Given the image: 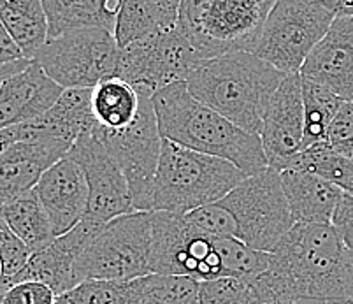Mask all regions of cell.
<instances>
[{
  "instance_id": "obj_1",
  "label": "cell",
  "mask_w": 353,
  "mask_h": 304,
  "mask_svg": "<svg viewBox=\"0 0 353 304\" xmlns=\"http://www.w3.org/2000/svg\"><path fill=\"white\" fill-rule=\"evenodd\" d=\"M250 283L260 304L303 297L352 303L353 261L332 223L295 222Z\"/></svg>"
},
{
  "instance_id": "obj_2",
  "label": "cell",
  "mask_w": 353,
  "mask_h": 304,
  "mask_svg": "<svg viewBox=\"0 0 353 304\" xmlns=\"http://www.w3.org/2000/svg\"><path fill=\"white\" fill-rule=\"evenodd\" d=\"M153 108L163 139L229 160L246 176L269 168L260 136L241 129L213 108L197 101L185 81L155 92Z\"/></svg>"
},
{
  "instance_id": "obj_3",
  "label": "cell",
  "mask_w": 353,
  "mask_h": 304,
  "mask_svg": "<svg viewBox=\"0 0 353 304\" xmlns=\"http://www.w3.org/2000/svg\"><path fill=\"white\" fill-rule=\"evenodd\" d=\"M287 76L252 51H234L197 62L185 83L197 101L260 136L269 102Z\"/></svg>"
},
{
  "instance_id": "obj_4",
  "label": "cell",
  "mask_w": 353,
  "mask_h": 304,
  "mask_svg": "<svg viewBox=\"0 0 353 304\" xmlns=\"http://www.w3.org/2000/svg\"><path fill=\"white\" fill-rule=\"evenodd\" d=\"M245 178V172L229 160L163 139L153 181L152 211L185 214L218 203Z\"/></svg>"
},
{
  "instance_id": "obj_5",
  "label": "cell",
  "mask_w": 353,
  "mask_h": 304,
  "mask_svg": "<svg viewBox=\"0 0 353 304\" xmlns=\"http://www.w3.org/2000/svg\"><path fill=\"white\" fill-rule=\"evenodd\" d=\"M276 0H183L178 27L201 60L252 51Z\"/></svg>"
},
{
  "instance_id": "obj_6",
  "label": "cell",
  "mask_w": 353,
  "mask_h": 304,
  "mask_svg": "<svg viewBox=\"0 0 353 304\" xmlns=\"http://www.w3.org/2000/svg\"><path fill=\"white\" fill-rule=\"evenodd\" d=\"M153 211H132L104 223L76 264V283L132 281L153 274Z\"/></svg>"
},
{
  "instance_id": "obj_7",
  "label": "cell",
  "mask_w": 353,
  "mask_h": 304,
  "mask_svg": "<svg viewBox=\"0 0 353 304\" xmlns=\"http://www.w3.org/2000/svg\"><path fill=\"white\" fill-rule=\"evenodd\" d=\"M334 18L325 0H276L252 53L285 74H297Z\"/></svg>"
},
{
  "instance_id": "obj_8",
  "label": "cell",
  "mask_w": 353,
  "mask_h": 304,
  "mask_svg": "<svg viewBox=\"0 0 353 304\" xmlns=\"http://www.w3.org/2000/svg\"><path fill=\"white\" fill-rule=\"evenodd\" d=\"M220 204L234 216L236 238L260 252H272L295 223L280 171L271 168L246 176Z\"/></svg>"
},
{
  "instance_id": "obj_9",
  "label": "cell",
  "mask_w": 353,
  "mask_h": 304,
  "mask_svg": "<svg viewBox=\"0 0 353 304\" xmlns=\"http://www.w3.org/2000/svg\"><path fill=\"white\" fill-rule=\"evenodd\" d=\"M120 50L113 32L78 28L48 39L34 62L63 88H94L117 76Z\"/></svg>"
},
{
  "instance_id": "obj_10",
  "label": "cell",
  "mask_w": 353,
  "mask_h": 304,
  "mask_svg": "<svg viewBox=\"0 0 353 304\" xmlns=\"http://www.w3.org/2000/svg\"><path fill=\"white\" fill-rule=\"evenodd\" d=\"M152 270L157 274L208 281L227 276L220 238L188 222L185 214L153 211Z\"/></svg>"
},
{
  "instance_id": "obj_11",
  "label": "cell",
  "mask_w": 353,
  "mask_h": 304,
  "mask_svg": "<svg viewBox=\"0 0 353 304\" xmlns=\"http://www.w3.org/2000/svg\"><path fill=\"white\" fill-rule=\"evenodd\" d=\"M143 92V104L134 123L121 130H105L95 123V134L123 171L132 194L134 210L152 211L153 181L163 137L153 108V94Z\"/></svg>"
},
{
  "instance_id": "obj_12",
  "label": "cell",
  "mask_w": 353,
  "mask_h": 304,
  "mask_svg": "<svg viewBox=\"0 0 353 304\" xmlns=\"http://www.w3.org/2000/svg\"><path fill=\"white\" fill-rule=\"evenodd\" d=\"M201 57L185 32L176 25L120 50L118 78L155 94L165 86L187 81Z\"/></svg>"
},
{
  "instance_id": "obj_13",
  "label": "cell",
  "mask_w": 353,
  "mask_h": 304,
  "mask_svg": "<svg viewBox=\"0 0 353 304\" xmlns=\"http://www.w3.org/2000/svg\"><path fill=\"white\" fill-rule=\"evenodd\" d=\"M67 155L72 156L85 172L88 185L86 220L108 223L136 211L127 178L95 134V125L78 137Z\"/></svg>"
},
{
  "instance_id": "obj_14",
  "label": "cell",
  "mask_w": 353,
  "mask_h": 304,
  "mask_svg": "<svg viewBox=\"0 0 353 304\" xmlns=\"http://www.w3.org/2000/svg\"><path fill=\"white\" fill-rule=\"evenodd\" d=\"M265 159L271 169L285 171L304 148L303 76L288 74L278 86L265 111L260 132Z\"/></svg>"
},
{
  "instance_id": "obj_15",
  "label": "cell",
  "mask_w": 353,
  "mask_h": 304,
  "mask_svg": "<svg viewBox=\"0 0 353 304\" xmlns=\"http://www.w3.org/2000/svg\"><path fill=\"white\" fill-rule=\"evenodd\" d=\"M104 223L83 219L76 227L62 236H57L51 245L32 254L27 265L9 285L25 280L43 281L50 285L57 296L76 287V264L88 243L94 239Z\"/></svg>"
},
{
  "instance_id": "obj_16",
  "label": "cell",
  "mask_w": 353,
  "mask_h": 304,
  "mask_svg": "<svg viewBox=\"0 0 353 304\" xmlns=\"http://www.w3.org/2000/svg\"><path fill=\"white\" fill-rule=\"evenodd\" d=\"M50 214L54 234L62 236L78 225L88 207V185L81 165L65 155L54 162L34 188Z\"/></svg>"
},
{
  "instance_id": "obj_17",
  "label": "cell",
  "mask_w": 353,
  "mask_h": 304,
  "mask_svg": "<svg viewBox=\"0 0 353 304\" xmlns=\"http://www.w3.org/2000/svg\"><path fill=\"white\" fill-rule=\"evenodd\" d=\"M301 76L353 101V16H336L301 69Z\"/></svg>"
},
{
  "instance_id": "obj_18",
  "label": "cell",
  "mask_w": 353,
  "mask_h": 304,
  "mask_svg": "<svg viewBox=\"0 0 353 304\" xmlns=\"http://www.w3.org/2000/svg\"><path fill=\"white\" fill-rule=\"evenodd\" d=\"M70 152L60 141H20L0 155V207L34 190L41 176Z\"/></svg>"
},
{
  "instance_id": "obj_19",
  "label": "cell",
  "mask_w": 353,
  "mask_h": 304,
  "mask_svg": "<svg viewBox=\"0 0 353 304\" xmlns=\"http://www.w3.org/2000/svg\"><path fill=\"white\" fill-rule=\"evenodd\" d=\"M63 90V86L53 81L43 67L32 60L30 65L0 85V129L44 114Z\"/></svg>"
},
{
  "instance_id": "obj_20",
  "label": "cell",
  "mask_w": 353,
  "mask_h": 304,
  "mask_svg": "<svg viewBox=\"0 0 353 304\" xmlns=\"http://www.w3.org/2000/svg\"><path fill=\"white\" fill-rule=\"evenodd\" d=\"M281 185L295 222L330 223L345 190L322 176L306 171L285 169Z\"/></svg>"
},
{
  "instance_id": "obj_21",
  "label": "cell",
  "mask_w": 353,
  "mask_h": 304,
  "mask_svg": "<svg viewBox=\"0 0 353 304\" xmlns=\"http://www.w3.org/2000/svg\"><path fill=\"white\" fill-rule=\"evenodd\" d=\"M51 37L78 28H105L113 32L123 0H43Z\"/></svg>"
},
{
  "instance_id": "obj_22",
  "label": "cell",
  "mask_w": 353,
  "mask_h": 304,
  "mask_svg": "<svg viewBox=\"0 0 353 304\" xmlns=\"http://www.w3.org/2000/svg\"><path fill=\"white\" fill-rule=\"evenodd\" d=\"M144 92L113 76L92 88V111L101 129L121 130L134 123L143 104Z\"/></svg>"
},
{
  "instance_id": "obj_23",
  "label": "cell",
  "mask_w": 353,
  "mask_h": 304,
  "mask_svg": "<svg viewBox=\"0 0 353 304\" xmlns=\"http://www.w3.org/2000/svg\"><path fill=\"white\" fill-rule=\"evenodd\" d=\"M0 216L25 243L30 254H37L44 250L57 238L50 214L44 210L35 190L27 192L12 199L11 203L4 204L0 207Z\"/></svg>"
},
{
  "instance_id": "obj_24",
  "label": "cell",
  "mask_w": 353,
  "mask_h": 304,
  "mask_svg": "<svg viewBox=\"0 0 353 304\" xmlns=\"http://www.w3.org/2000/svg\"><path fill=\"white\" fill-rule=\"evenodd\" d=\"M0 20L23 51L25 59L34 60L50 39L43 0H0Z\"/></svg>"
},
{
  "instance_id": "obj_25",
  "label": "cell",
  "mask_w": 353,
  "mask_h": 304,
  "mask_svg": "<svg viewBox=\"0 0 353 304\" xmlns=\"http://www.w3.org/2000/svg\"><path fill=\"white\" fill-rule=\"evenodd\" d=\"M178 20L179 14L167 11L153 0H123L117 18L114 37L118 46L123 48L144 37L176 27Z\"/></svg>"
},
{
  "instance_id": "obj_26",
  "label": "cell",
  "mask_w": 353,
  "mask_h": 304,
  "mask_svg": "<svg viewBox=\"0 0 353 304\" xmlns=\"http://www.w3.org/2000/svg\"><path fill=\"white\" fill-rule=\"evenodd\" d=\"M304 101V148L327 141V129L345 99L334 94L327 86L303 78ZM303 148V150H304Z\"/></svg>"
},
{
  "instance_id": "obj_27",
  "label": "cell",
  "mask_w": 353,
  "mask_h": 304,
  "mask_svg": "<svg viewBox=\"0 0 353 304\" xmlns=\"http://www.w3.org/2000/svg\"><path fill=\"white\" fill-rule=\"evenodd\" d=\"M54 304H143V281L86 280L57 296Z\"/></svg>"
},
{
  "instance_id": "obj_28",
  "label": "cell",
  "mask_w": 353,
  "mask_h": 304,
  "mask_svg": "<svg viewBox=\"0 0 353 304\" xmlns=\"http://www.w3.org/2000/svg\"><path fill=\"white\" fill-rule=\"evenodd\" d=\"M287 169L322 176L341 187L345 192L353 181V160L336 152L327 141L307 146L303 152L297 153Z\"/></svg>"
},
{
  "instance_id": "obj_29",
  "label": "cell",
  "mask_w": 353,
  "mask_h": 304,
  "mask_svg": "<svg viewBox=\"0 0 353 304\" xmlns=\"http://www.w3.org/2000/svg\"><path fill=\"white\" fill-rule=\"evenodd\" d=\"M143 281V304H201L199 281L188 276L148 274Z\"/></svg>"
},
{
  "instance_id": "obj_30",
  "label": "cell",
  "mask_w": 353,
  "mask_h": 304,
  "mask_svg": "<svg viewBox=\"0 0 353 304\" xmlns=\"http://www.w3.org/2000/svg\"><path fill=\"white\" fill-rule=\"evenodd\" d=\"M201 304H260L252 283L236 276L199 281Z\"/></svg>"
},
{
  "instance_id": "obj_31",
  "label": "cell",
  "mask_w": 353,
  "mask_h": 304,
  "mask_svg": "<svg viewBox=\"0 0 353 304\" xmlns=\"http://www.w3.org/2000/svg\"><path fill=\"white\" fill-rule=\"evenodd\" d=\"M30 252L25 246L14 230L8 225L2 216H0V261H2V280H0V294L4 292L12 280L23 271L30 259Z\"/></svg>"
},
{
  "instance_id": "obj_32",
  "label": "cell",
  "mask_w": 353,
  "mask_h": 304,
  "mask_svg": "<svg viewBox=\"0 0 353 304\" xmlns=\"http://www.w3.org/2000/svg\"><path fill=\"white\" fill-rule=\"evenodd\" d=\"M185 219L197 225L208 234L218 236V238H227V236H234L236 238V222L230 211L227 210L223 204L218 203L208 204V206H201L194 211L185 213Z\"/></svg>"
},
{
  "instance_id": "obj_33",
  "label": "cell",
  "mask_w": 353,
  "mask_h": 304,
  "mask_svg": "<svg viewBox=\"0 0 353 304\" xmlns=\"http://www.w3.org/2000/svg\"><path fill=\"white\" fill-rule=\"evenodd\" d=\"M327 143L353 160V101H345L327 129Z\"/></svg>"
},
{
  "instance_id": "obj_34",
  "label": "cell",
  "mask_w": 353,
  "mask_h": 304,
  "mask_svg": "<svg viewBox=\"0 0 353 304\" xmlns=\"http://www.w3.org/2000/svg\"><path fill=\"white\" fill-rule=\"evenodd\" d=\"M57 294L43 281L25 280L9 285L0 294V304H54Z\"/></svg>"
},
{
  "instance_id": "obj_35",
  "label": "cell",
  "mask_w": 353,
  "mask_h": 304,
  "mask_svg": "<svg viewBox=\"0 0 353 304\" xmlns=\"http://www.w3.org/2000/svg\"><path fill=\"white\" fill-rule=\"evenodd\" d=\"M341 238L343 245H345L346 252L350 254L353 261V195L346 194L343 195V199L339 201L338 207L334 211L332 222H330Z\"/></svg>"
},
{
  "instance_id": "obj_36",
  "label": "cell",
  "mask_w": 353,
  "mask_h": 304,
  "mask_svg": "<svg viewBox=\"0 0 353 304\" xmlns=\"http://www.w3.org/2000/svg\"><path fill=\"white\" fill-rule=\"evenodd\" d=\"M21 59H25L23 51L16 44V41L12 39V35L6 28L4 21L0 20V65L16 62V60Z\"/></svg>"
},
{
  "instance_id": "obj_37",
  "label": "cell",
  "mask_w": 353,
  "mask_h": 304,
  "mask_svg": "<svg viewBox=\"0 0 353 304\" xmlns=\"http://www.w3.org/2000/svg\"><path fill=\"white\" fill-rule=\"evenodd\" d=\"M30 62H32L30 59H21V60H16V62L0 65V85H2L8 78L14 76L16 72H20V70H23L25 67L30 65Z\"/></svg>"
},
{
  "instance_id": "obj_38",
  "label": "cell",
  "mask_w": 353,
  "mask_h": 304,
  "mask_svg": "<svg viewBox=\"0 0 353 304\" xmlns=\"http://www.w3.org/2000/svg\"><path fill=\"white\" fill-rule=\"evenodd\" d=\"M336 16H353V0H325Z\"/></svg>"
},
{
  "instance_id": "obj_39",
  "label": "cell",
  "mask_w": 353,
  "mask_h": 304,
  "mask_svg": "<svg viewBox=\"0 0 353 304\" xmlns=\"http://www.w3.org/2000/svg\"><path fill=\"white\" fill-rule=\"evenodd\" d=\"M278 304H352V303H346V301L307 299V297H303V299H292V301H287V303H278Z\"/></svg>"
},
{
  "instance_id": "obj_40",
  "label": "cell",
  "mask_w": 353,
  "mask_h": 304,
  "mask_svg": "<svg viewBox=\"0 0 353 304\" xmlns=\"http://www.w3.org/2000/svg\"><path fill=\"white\" fill-rule=\"evenodd\" d=\"M153 2L159 6H162V8H165L167 11H172V12H176V14H179V9H181L183 0H153Z\"/></svg>"
},
{
  "instance_id": "obj_41",
  "label": "cell",
  "mask_w": 353,
  "mask_h": 304,
  "mask_svg": "<svg viewBox=\"0 0 353 304\" xmlns=\"http://www.w3.org/2000/svg\"><path fill=\"white\" fill-rule=\"evenodd\" d=\"M346 194L353 195V181H352V185H350V188H348V190H346Z\"/></svg>"
},
{
  "instance_id": "obj_42",
  "label": "cell",
  "mask_w": 353,
  "mask_h": 304,
  "mask_svg": "<svg viewBox=\"0 0 353 304\" xmlns=\"http://www.w3.org/2000/svg\"><path fill=\"white\" fill-rule=\"evenodd\" d=\"M2 273H4V271H2V261H0V280H2Z\"/></svg>"
},
{
  "instance_id": "obj_43",
  "label": "cell",
  "mask_w": 353,
  "mask_h": 304,
  "mask_svg": "<svg viewBox=\"0 0 353 304\" xmlns=\"http://www.w3.org/2000/svg\"><path fill=\"white\" fill-rule=\"evenodd\" d=\"M352 304H353V297H352Z\"/></svg>"
}]
</instances>
